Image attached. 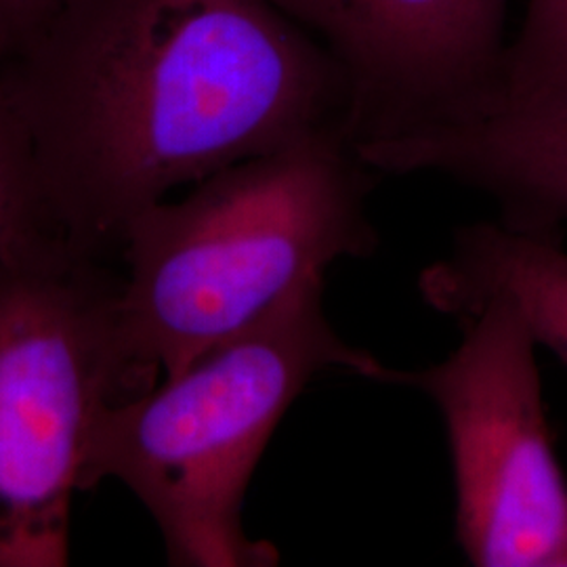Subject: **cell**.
Returning <instances> with one entry per match:
<instances>
[{"instance_id": "6da1fadb", "label": "cell", "mask_w": 567, "mask_h": 567, "mask_svg": "<svg viewBox=\"0 0 567 567\" xmlns=\"http://www.w3.org/2000/svg\"><path fill=\"white\" fill-rule=\"evenodd\" d=\"M0 86L47 221L102 259L173 189L349 135L341 68L271 0H61L0 55Z\"/></svg>"}, {"instance_id": "7a4b0ae2", "label": "cell", "mask_w": 567, "mask_h": 567, "mask_svg": "<svg viewBox=\"0 0 567 567\" xmlns=\"http://www.w3.org/2000/svg\"><path fill=\"white\" fill-rule=\"evenodd\" d=\"M383 175L347 133L227 166L128 225L118 343L133 395L236 339L330 265L368 259Z\"/></svg>"}, {"instance_id": "3957f363", "label": "cell", "mask_w": 567, "mask_h": 567, "mask_svg": "<svg viewBox=\"0 0 567 567\" xmlns=\"http://www.w3.org/2000/svg\"><path fill=\"white\" fill-rule=\"evenodd\" d=\"M330 370L383 385L389 372L337 332L316 278L179 374L105 405L81 489L121 482L152 515L168 566H278L280 550L246 534L244 498L286 412Z\"/></svg>"}, {"instance_id": "277c9868", "label": "cell", "mask_w": 567, "mask_h": 567, "mask_svg": "<svg viewBox=\"0 0 567 567\" xmlns=\"http://www.w3.org/2000/svg\"><path fill=\"white\" fill-rule=\"evenodd\" d=\"M122 276L44 227L0 257V567L70 564V515L103 408L133 398Z\"/></svg>"}, {"instance_id": "5b68a950", "label": "cell", "mask_w": 567, "mask_h": 567, "mask_svg": "<svg viewBox=\"0 0 567 567\" xmlns=\"http://www.w3.org/2000/svg\"><path fill=\"white\" fill-rule=\"evenodd\" d=\"M463 339L437 364L389 368L385 385L425 393L446 426L454 526L477 567H567V482L519 307L489 297L456 320Z\"/></svg>"}, {"instance_id": "8992f818", "label": "cell", "mask_w": 567, "mask_h": 567, "mask_svg": "<svg viewBox=\"0 0 567 567\" xmlns=\"http://www.w3.org/2000/svg\"><path fill=\"white\" fill-rule=\"evenodd\" d=\"M337 61L355 145L463 121L505 82L508 0H271Z\"/></svg>"}, {"instance_id": "52a82bcc", "label": "cell", "mask_w": 567, "mask_h": 567, "mask_svg": "<svg viewBox=\"0 0 567 567\" xmlns=\"http://www.w3.org/2000/svg\"><path fill=\"white\" fill-rule=\"evenodd\" d=\"M385 175H442L487 196L501 224L561 240L567 224V81L503 89L486 107L423 133L358 145Z\"/></svg>"}, {"instance_id": "ba28073f", "label": "cell", "mask_w": 567, "mask_h": 567, "mask_svg": "<svg viewBox=\"0 0 567 567\" xmlns=\"http://www.w3.org/2000/svg\"><path fill=\"white\" fill-rule=\"evenodd\" d=\"M419 292L433 311L454 320L489 297L519 307L536 344L567 365V250L547 240L480 221L456 229L446 255L426 265Z\"/></svg>"}, {"instance_id": "9c48e42d", "label": "cell", "mask_w": 567, "mask_h": 567, "mask_svg": "<svg viewBox=\"0 0 567 567\" xmlns=\"http://www.w3.org/2000/svg\"><path fill=\"white\" fill-rule=\"evenodd\" d=\"M44 227L32 145L0 86V257Z\"/></svg>"}, {"instance_id": "30bf717a", "label": "cell", "mask_w": 567, "mask_h": 567, "mask_svg": "<svg viewBox=\"0 0 567 567\" xmlns=\"http://www.w3.org/2000/svg\"><path fill=\"white\" fill-rule=\"evenodd\" d=\"M557 81H567V0H527L522 25L508 41L503 89Z\"/></svg>"}, {"instance_id": "8fae6325", "label": "cell", "mask_w": 567, "mask_h": 567, "mask_svg": "<svg viewBox=\"0 0 567 567\" xmlns=\"http://www.w3.org/2000/svg\"><path fill=\"white\" fill-rule=\"evenodd\" d=\"M61 0H0V55L28 39Z\"/></svg>"}]
</instances>
